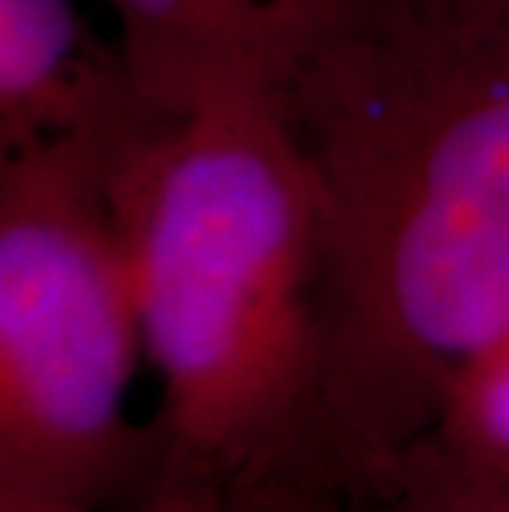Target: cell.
<instances>
[{
  "mask_svg": "<svg viewBox=\"0 0 509 512\" xmlns=\"http://www.w3.org/2000/svg\"><path fill=\"white\" fill-rule=\"evenodd\" d=\"M278 106L318 215L324 456L374 499L509 318V7L371 0Z\"/></svg>",
  "mask_w": 509,
  "mask_h": 512,
  "instance_id": "1",
  "label": "cell"
},
{
  "mask_svg": "<svg viewBox=\"0 0 509 512\" xmlns=\"http://www.w3.org/2000/svg\"><path fill=\"white\" fill-rule=\"evenodd\" d=\"M106 192L159 390L136 509L348 499L321 430L314 192L278 100L169 116Z\"/></svg>",
  "mask_w": 509,
  "mask_h": 512,
  "instance_id": "2",
  "label": "cell"
},
{
  "mask_svg": "<svg viewBox=\"0 0 509 512\" xmlns=\"http://www.w3.org/2000/svg\"><path fill=\"white\" fill-rule=\"evenodd\" d=\"M143 321L106 179L0 159V512L143 503Z\"/></svg>",
  "mask_w": 509,
  "mask_h": 512,
  "instance_id": "3",
  "label": "cell"
},
{
  "mask_svg": "<svg viewBox=\"0 0 509 512\" xmlns=\"http://www.w3.org/2000/svg\"><path fill=\"white\" fill-rule=\"evenodd\" d=\"M166 119L83 0H0V159L110 179Z\"/></svg>",
  "mask_w": 509,
  "mask_h": 512,
  "instance_id": "4",
  "label": "cell"
},
{
  "mask_svg": "<svg viewBox=\"0 0 509 512\" xmlns=\"http://www.w3.org/2000/svg\"><path fill=\"white\" fill-rule=\"evenodd\" d=\"M146 96L182 116L222 100H278L371 0H103Z\"/></svg>",
  "mask_w": 509,
  "mask_h": 512,
  "instance_id": "5",
  "label": "cell"
},
{
  "mask_svg": "<svg viewBox=\"0 0 509 512\" xmlns=\"http://www.w3.org/2000/svg\"><path fill=\"white\" fill-rule=\"evenodd\" d=\"M420 443L460 466L509 473V318L453 374L437 423Z\"/></svg>",
  "mask_w": 509,
  "mask_h": 512,
  "instance_id": "6",
  "label": "cell"
},
{
  "mask_svg": "<svg viewBox=\"0 0 509 512\" xmlns=\"http://www.w3.org/2000/svg\"><path fill=\"white\" fill-rule=\"evenodd\" d=\"M374 503L377 512H509V473L460 466L417 443Z\"/></svg>",
  "mask_w": 509,
  "mask_h": 512,
  "instance_id": "7",
  "label": "cell"
},
{
  "mask_svg": "<svg viewBox=\"0 0 509 512\" xmlns=\"http://www.w3.org/2000/svg\"><path fill=\"white\" fill-rule=\"evenodd\" d=\"M119 512H169V509H119ZM199 512H348V506H344V499H331V496H278V499H262V503H238V506L199 509Z\"/></svg>",
  "mask_w": 509,
  "mask_h": 512,
  "instance_id": "8",
  "label": "cell"
},
{
  "mask_svg": "<svg viewBox=\"0 0 509 512\" xmlns=\"http://www.w3.org/2000/svg\"><path fill=\"white\" fill-rule=\"evenodd\" d=\"M450 4H463V7H509V0H450Z\"/></svg>",
  "mask_w": 509,
  "mask_h": 512,
  "instance_id": "9",
  "label": "cell"
}]
</instances>
